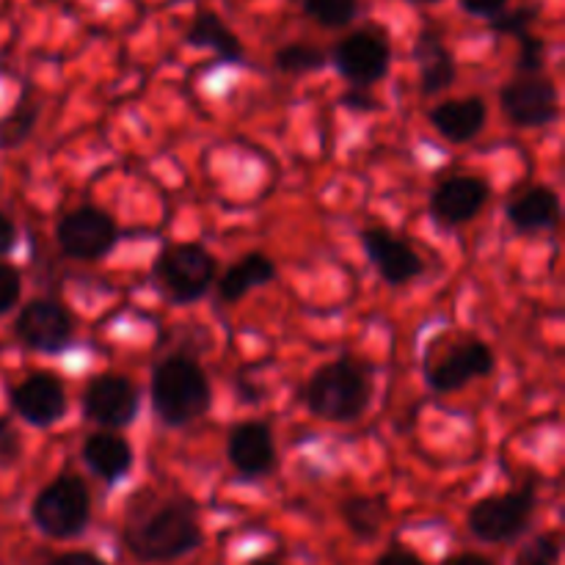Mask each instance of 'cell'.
Returning <instances> with one entry per match:
<instances>
[{"mask_svg":"<svg viewBox=\"0 0 565 565\" xmlns=\"http://www.w3.org/2000/svg\"><path fill=\"white\" fill-rule=\"evenodd\" d=\"M202 522L191 500H160L136 511L121 530L127 552L141 563H171L202 546Z\"/></svg>","mask_w":565,"mask_h":565,"instance_id":"obj_1","label":"cell"},{"mask_svg":"<svg viewBox=\"0 0 565 565\" xmlns=\"http://www.w3.org/2000/svg\"><path fill=\"white\" fill-rule=\"evenodd\" d=\"M303 403L312 417L326 419V423H356L373 403L370 370L353 359L323 364L303 386Z\"/></svg>","mask_w":565,"mask_h":565,"instance_id":"obj_2","label":"cell"},{"mask_svg":"<svg viewBox=\"0 0 565 565\" xmlns=\"http://www.w3.org/2000/svg\"><path fill=\"white\" fill-rule=\"evenodd\" d=\"M149 397L158 419L169 428H185L207 414L213 403L207 373L191 356H166L152 370Z\"/></svg>","mask_w":565,"mask_h":565,"instance_id":"obj_3","label":"cell"},{"mask_svg":"<svg viewBox=\"0 0 565 565\" xmlns=\"http://www.w3.org/2000/svg\"><path fill=\"white\" fill-rule=\"evenodd\" d=\"M218 263L199 243H171L154 259V281L174 307L196 303L213 290Z\"/></svg>","mask_w":565,"mask_h":565,"instance_id":"obj_4","label":"cell"},{"mask_svg":"<svg viewBox=\"0 0 565 565\" xmlns=\"http://www.w3.org/2000/svg\"><path fill=\"white\" fill-rule=\"evenodd\" d=\"M31 519L47 539H77L92 519V491L77 475H58L31 502Z\"/></svg>","mask_w":565,"mask_h":565,"instance_id":"obj_5","label":"cell"},{"mask_svg":"<svg viewBox=\"0 0 565 565\" xmlns=\"http://www.w3.org/2000/svg\"><path fill=\"white\" fill-rule=\"evenodd\" d=\"M535 505H539L535 486H522V489H513L508 494L486 497L469 508V533L486 544L516 541L533 522Z\"/></svg>","mask_w":565,"mask_h":565,"instance_id":"obj_6","label":"cell"},{"mask_svg":"<svg viewBox=\"0 0 565 565\" xmlns=\"http://www.w3.org/2000/svg\"><path fill=\"white\" fill-rule=\"evenodd\" d=\"M55 243L61 254L77 263H97L119 243V226L105 210L83 204L61 215L55 224Z\"/></svg>","mask_w":565,"mask_h":565,"instance_id":"obj_7","label":"cell"},{"mask_svg":"<svg viewBox=\"0 0 565 565\" xmlns=\"http://www.w3.org/2000/svg\"><path fill=\"white\" fill-rule=\"evenodd\" d=\"M502 114L519 130L550 127L561 119V92L550 77L516 75L500 88Z\"/></svg>","mask_w":565,"mask_h":565,"instance_id":"obj_8","label":"cell"},{"mask_svg":"<svg viewBox=\"0 0 565 565\" xmlns=\"http://www.w3.org/2000/svg\"><path fill=\"white\" fill-rule=\"evenodd\" d=\"M331 64L351 86L370 88L390 75L392 44L375 28H359L337 42Z\"/></svg>","mask_w":565,"mask_h":565,"instance_id":"obj_9","label":"cell"},{"mask_svg":"<svg viewBox=\"0 0 565 565\" xmlns=\"http://www.w3.org/2000/svg\"><path fill=\"white\" fill-rule=\"evenodd\" d=\"M14 337L25 351L61 353L75 337V318L55 298H33L17 315Z\"/></svg>","mask_w":565,"mask_h":565,"instance_id":"obj_10","label":"cell"},{"mask_svg":"<svg viewBox=\"0 0 565 565\" xmlns=\"http://www.w3.org/2000/svg\"><path fill=\"white\" fill-rule=\"evenodd\" d=\"M138 408H141V395L127 375L103 373L88 381L83 392V414L88 423L105 430L130 428L138 417Z\"/></svg>","mask_w":565,"mask_h":565,"instance_id":"obj_11","label":"cell"},{"mask_svg":"<svg viewBox=\"0 0 565 565\" xmlns=\"http://www.w3.org/2000/svg\"><path fill=\"white\" fill-rule=\"evenodd\" d=\"M362 246L367 259L373 263L375 274L390 287H403L425 274V259L417 248L397 237L386 226H370L362 230Z\"/></svg>","mask_w":565,"mask_h":565,"instance_id":"obj_12","label":"cell"},{"mask_svg":"<svg viewBox=\"0 0 565 565\" xmlns=\"http://www.w3.org/2000/svg\"><path fill=\"white\" fill-rule=\"evenodd\" d=\"M9 403L20 419L33 428H53L66 414V386L53 373H31L20 384L11 386Z\"/></svg>","mask_w":565,"mask_h":565,"instance_id":"obj_13","label":"cell"},{"mask_svg":"<svg viewBox=\"0 0 565 565\" xmlns=\"http://www.w3.org/2000/svg\"><path fill=\"white\" fill-rule=\"evenodd\" d=\"M489 199L491 185L483 177L456 174L436 185V191L430 193V215L436 224L452 230V226H463L478 218Z\"/></svg>","mask_w":565,"mask_h":565,"instance_id":"obj_14","label":"cell"},{"mask_svg":"<svg viewBox=\"0 0 565 565\" xmlns=\"http://www.w3.org/2000/svg\"><path fill=\"white\" fill-rule=\"evenodd\" d=\"M226 461L241 478H265L279 463L274 430L259 419L235 425L226 436Z\"/></svg>","mask_w":565,"mask_h":565,"instance_id":"obj_15","label":"cell"},{"mask_svg":"<svg viewBox=\"0 0 565 565\" xmlns=\"http://www.w3.org/2000/svg\"><path fill=\"white\" fill-rule=\"evenodd\" d=\"M497 367L494 351H491L486 342L472 340L463 342V345L452 348L447 356H441L434 367H428L425 379H428V386L439 395H450V392L463 390L472 381L489 379Z\"/></svg>","mask_w":565,"mask_h":565,"instance_id":"obj_16","label":"cell"},{"mask_svg":"<svg viewBox=\"0 0 565 565\" xmlns=\"http://www.w3.org/2000/svg\"><path fill=\"white\" fill-rule=\"evenodd\" d=\"M428 119L445 141L469 143L483 132L486 121H489V105L483 97L445 99L430 108Z\"/></svg>","mask_w":565,"mask_h":565,"instance_id":"obj_17","label":"cell"},{"mask_svg":"<svg viewBox=\"0 0 565 565\" xmlns=\"http://www.w3.org/2000/svg\"><path fill=\"white\" fill-rule=\"evenodd\" d=\"M563 204L555 188L533 185L508 204V221L519 235H539L561 224Z\"/></svg>","mask_w":565,"mask_h":565,"instance_id":"obj_18","label":"cell"},{"mask_svg":"<svg viewBox=\"0 0 565 565\" xmlns=\"http://www.w3.org/2000/svg\"><path fill=\"white\" fill-rule=\"evenodd\" d=\"M132 445L116 430H97L83 441V461L103 483L114 486L132 469Z\"/></svg>","mask_w":565,"mask_h":565,"instance_id":"obj_19","label":"cell"},{"mask_svg":"<svg viewBox=\"0 0 565 565\" xmlns=\"http://www.w3.org/2000/svg\"><path fill=\"white\" fill-rule=\"evenodd\" d=\"M414 61L419 66V92L425 97L447 92L456 83L458 66L452 61L450 50L439 39V33L423 31L419 33L417 44H414Z\"/></svg>","mask_w":565,"mask_h":565,"instance_id":"obj_20","label":"cell"},{"mask_svg":"<svg viewBox=\"0 0 565 565\" xmlns=\"http://www.w3.org/2000/svg\"><path fill=\"white\" fill-rule=\"evenodd\" d=\"M276 279V263L263 252H248L241 263L226 268V274L218 279L221 301L237 303L257 287L270 285Z\"/></svg>","mask_w":565,"mask_h":565,"instance_id":"obj_21","label":"cell"},{"mask_svg":"<svg viewBox=\"0 0 565 565\" xmlns=\"http://www.w3.org/2000/svg\"><path fill=\"white\" fill-rule=\"evenodd\" d=\"M185 42L191 47L213 50L226 64H243L246 61V50H243L241 39L230 31V25L215 11H199L193 17L191 28L185 31Z\"/></svg>","mask_w":565,"mask_h":565,"instance_id":"obj_22","label":"cell"},{"mask_svg":"<svg viewBox=\"0 0 565 565\" xmlns=\"http://www.w3.org/2000/svg\"><path fill=\"white\" fill-rule=\"evenodd\" d=\"M342 522L359 539H375L386 522V502L379 497H348L340 508Z\"/></svg>","mask_w":565,"mask_h":565,"instance_id":"obj_23","label":"cell"},{"mask_svg":"<svg viewBox=\"0 0 565 565\" xmlns=\"http://www.w3.org/2000/svg\"><path fill=\"white\" fill-rule=\"evenodd\" d=\"M39 119V105L36 99L28 97V92H22V97L17 99L14 110L0 121V149H17L20 143H25L31 138L33 127Z\"/></svg>","mask_w":565,"mask_h":565,"instance_id":"obj_24","label":"cell"},{"mask_svg":"<svg viewBox=\"0 0 565 565\" xmlns=\"http://www.w3.org/2000/svg\"><path fill=\"white\" fill-rule=\"evenodd\" d=\"M329 64L326 53L315 44H285L274 53V66L285 75H309V72H318Z\"/></svg>","mask_w":565,"mask_h":565,"instance_id":"obj_25","label":"cell"},{"mask_svg":"<svg viewBox=\"0 0 565 565\" xmlns=\"http://www.w3.org/2000/svg\"><path fill=\"white\" fill-rule=\"evenodd\" d=\"M303 14L323 28H345L359 14V0H303Z\"/></svg>","mask_w":565,"mask_h":565,"instance_id":"obj_26","label":"cell"},{"mask_svg":"<svg viewBox=\"0 0 565 565\" xmlns=\"http://www.w3.org/2000/svg\"><path fill=\"white\" fill-rule=\"evenodd\" d=\"M535 17H539V9L535 6H516V9H505L494 17L491 22V31L502 33V36L519 39L522 33H527L533 28Z\"/></svg>","mask_w":565,"mask_h":565,"instance_id":"obj_27","label":"cell"},{"mask_svg":"<svg viewBox=\"0 0 565 565\" xmlns=\"http://www.w3.org/2000/svg\"><path fill=\"white\" fill-rule=\"evenodd\" d=\"M561 563V539L557 535H539L519 550L513 565H557Z\"/></svg>","mask_w":565,"mask_h":565,"instance_id":"obj_28","label":"cell"},{"mask_svg":"<svg viewBox=\"0 0 565 565\" xmlns=\"http://www.w3.org/2000/svg\"><path fill=\"white\" fill-rule=\"evenodd\" d=\"M546 64V44L544 39L535 36L533 31L522 33L519 36V58H516V72L519 75H539Z\"/></svg>","mask_w":565,"mask_h":565,"instance_id":"obj_29","label":"cell"},{"mask_svg":"<svg viewBox=\"0 0 565 565\" xmlns=\"http://www.w3.org/2000/svg\"><path fill=\"white\" fill-rule=\"evenodd\" d=\"M22 274L11 263L0 259V315H9L20 303Z\"/></svg>","mask_w":565,"mask_h":565,"instance_id":"obj_30","label":"cell"},{"mask_svg":"<svg viewBox=\"0 0 565 565\" xmlns=\"http://www.w3.org/2000/svg\"><path fill=\"white\" fill-rule=\"evenodd\" d=\"M22 450V439L14 430L9 417H0V458L3 461H17Z\"/></svg>","mask_w":565,"mask_h":565,"instance_id":"obj_31","label":"cell"},{"mask_svg":"<svg viewBox=\"0 0 565 565\" xmlns=\"http://www.w3.org/2000/svg\"><path fill=\"white\" fill-rule=\"evenodd\" d=\"M511 0H461V9L469 17H480V20H494L500 11L508 9Z\"/></svg>","mask_w":565,"mask_h":565,"instance_id":"obj_32","label":"cell"},{"mask_svg":"<svg viewBox=\"0 0 565 565\" xmlns=\"http://www.w3.org/2000/svg\"><path fill=\"white\" fill-rule=\"evenodd\" d=\"M342 105L353 110H379V99L370 97L367 88L351 86L345 94H342Z\"/></svg>","mask_w":565,"mask_h":565,"instance_id":"obj_33","label":"cell"},{"mask_svg":"<svg viewBox=\"0 0 565 565\" xmlns=\"http://www.w3.org/2000/svg\"><path fill=\"white\" fill-rule=\"evenodd\" d=\"M14 246H17V226L14 221L0 210V257L14 252Z\"/></svg>","mask_w":565,"mask_h":565,"instance_id":"obj_34","label":"cell"},{"mask_svg":"<svg viewBox=\"0 0 565 565\" xmlns=\"http://www.w3.org/2000/svg\"><path fill=\"white\" fill-rule=\"evenodd\" d=\"M44 565H108V563H103L99 557L88 555V552H66V555L53 557V561L44 563Z\"/></svg>","mask_w":565,"mask_h":565,"instance_id":"obj_35","label":"cell"},{"mask_svg":"<svg viewBox=\"0 0 565 565\" xmlns=\"http://www.w3.org/2000/svg\"><path fill=\"white\" fill-rule=\"evenodd\" d=\"M375 565H425V563L406 550H390L375 561Z\"/></svg>","mask_w":565,"mask_h":565,"instance_id":"obj_36","label":"cell"},{"mask_svg":"<svg viewBox=\"0 0 565 565\" xmlns=\"http://www.w3.org/2000/svg\"><path fill=\"white\" fill-rule=\"evenodd\" d=\"M450 565H494V563H491L489 557H483V555H472V552H467V555L456 557V561H452Z\"/></svg>","mask_w":565,"mask_h":565,"instance_id":"obj_37","label":"cell"},{"mask_svg":"<svg viewBox=\"0 0 565 565\" xmlns=\"http://www.w3.org/2000/svg\"><path fill=\"white\" fill-rule=\"evenodd\" d=\"M412 3H425V6H430V3H441V0H412Z\"/></svg>","mask_w":565,"mask_h":565,"instance_id":"obj_38","label":"cell"},{"mask_svg":"<svg viewBox=\"0 0 565 565\" xmlns=\"http://www.w3.org/2000/svg\"><path fill=\"white\" fill-rule=\"evenodd\" d=\"M252 565H279V563H270V561H257V563H252Z\"/></svg>","mask_w":565,"mask_h":565,"instance_id":"obj_39","label":"cell"}]
</instances>
